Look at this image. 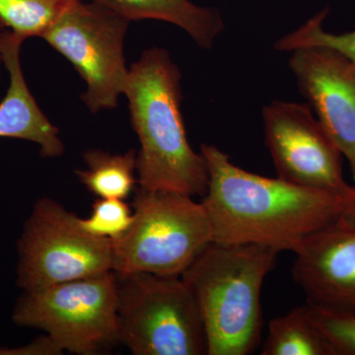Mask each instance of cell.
<instances>
[{
    "mask_svg": "<svg viewBox=\"0 0 355 355\" xmlns=\"http://www.w3.org/2000/svg\"><path fill=\"white\" fill-rule=\"evenodd\" d=\"M64 354L50 336H43L30 345L18 349H0V354L58 355Z\"/></svg>",
    "mask_w": 355,
    "mask_h": 355,
    "instance_id": "obj_20",
    "label": "cell"
},
{
    "mask_svg": "<svg viewBox=\"0 0 355 355\" xmlns=\"http://www.w3.org/2000/svg\"><path fill=\"white\" fill-rule=\"evenodd\" d=\"M24 41L15 33H0V55L10 77L8 90L0 102V137L34 142L44 157H58L64 153L60 132L40 109L22 71L20 51Z\"/></svg>",
    "mask_w": 355,
    "mask_h": 355,
    "instance_id": "obj_12",
    "label": "cell"
},
{
    "mask_svg": "<svg viewBox=\"0 0 355 355\" xmlns=\"http://www.w3.org/2000/svg\"><path fill=\"white\" fill-rule=\"evenodd\" d=\"M0 28H2L1 25H0ZM2 64H2L1 55H0V69H1Z\"/></svg>",
    "mask_w": 355,
    "mask_h": 355,
    "instance_id": "obj_22",
    "label": "cell"
},
{
    "mask_svg": "<svg viewBox=\"0 0 355 355\" xmlns=\"http://www.w3.org/2000/svg\"><path fill=\"white\" fill-rule=\"evenodd\" d=\"M182 74L164 49L144 51L128 69L123 94L139 137L137 186L203 198L209 171L187 139L182 114Z\"/></svg>",
    "mask_w": 355,
    "mask_h": 355,
    "instance_id": "obj_2",
    "label": "cell"
},
{
    "mask_svg": "<svg viewBox=\"0 0 355 355\" xmlns=\"http://www.w3.org/2000/svg\"><path fill=\"white\" fill-rule=\"evenodd\" d=\"M288 65L301 94L349 161L355 182V64L334 49L312 46L291 51Z\"/></svg>",
    "mask_w": 355,
    "mask_h": 355,
    "instance_id": "obj_10",
    "label": "cell"
},
{
    "mask_svg": "<svg viewBox=\"0 0 355 355\" xmlns=\"http://www.w3.org/2000/svg\"><path fill=\"white\" fill-rule=\"evenodd\" d=\"M327 13L328 10L321 11L295 31L277 40L275 50L291 53L304 46H328L342 53L355 64V31L343 34L324 31L323 22Z\"/></svg>",
    "mask_w": 355,
    "mask_h": 355,
    "instance_id": "obj_17",
    "label": "cell"
},
{
    "mask_svg": "<svg viewBox=\"0 0 355 355\" xmlns=\"http://www.w3.org/2000/svg\"><path fill=\"white\" fill-rule=\"evenodd\" d=\"M261 116L277 178L343 198L354 193L343 177V154L309 105L273 101Z\"/></svg>",
    "mask_w": 355,
    "mask_h": 355,
    "instance_id": "obj_9",
    "label": "cell"
},
{
    "mask_svg": "<svg viewBox=\"0 0 355 355\" xmlns=\"http://www.w3.org/2000/svg\"><path fill=\"white\" fill-rule=\"evenodd\" d=\"M107 7L128 21L158 20L184 30L203 50L214 46L223 32L221 14L190 0H88Z\"/></svg>",
    "mask_w": 355,
    "mask_h": 355,
    "instance_id": "obj_13",
    "label": "cell"
},
{
    "mask_svg": "<svg viewBox=\"0 0 355 355\" xmlns=\"http://www.w3.org/2000/svg\"><path fill=\"white\" fill-rule=\"evenodd\" d=\"M12 320L18 326L44 331L64 352H109L120 343L116 275L110 272L24 291Z\"/></svg>",
    "mask_w": 355,
    "mask_h": 355,
    "instance_id": "obj_6",
    "label": "cell"
},
{
    "mask_svg": "<svg viewBox=\"0 0 355 355\" xmlns=\"http://www.w3.org/2000/svg\"><path fill=\"white\" fill-rule=\"evenodd\" d=\"M308 312L334 355H355V313L307 303Z\"/></svg>",
    "mask_w": 355,
    "mask_h": 355,
    "instance_id": "obj_19",
    "label": "cell"
},
{
    "mask_svg": "<svg viewBox=\"0 0 355 355\" xmlns=\"http://www.w3.org/2000/svg\"><path fill=\"white\" fill-rule=\"evenodd\" d=\"M279 253L261 245L211 242L181 275L202 314L207 355H247L258 347L261 288Z\"/></svg>",
    "mask_w": 355,
    "mask_h": 355,
    "instance_id": "obj_3",
    "label": "cell"
},
{
    "mask_svg": "<svg viewBox=\"0 0 355 355\" xmlns=\"http://www.w3.org/2000/svg\"><path fill=\"white\" fill-rule=\"evenodd\" d=\"M120 343L135 355H207L200 308L182 277L116 275Z\"/></svg>",
    "mask_w": 355,
    "mask_h": 355,
    "instance_id": "obj_5",
    "label": "cell"
},
{
    "mask_svg": "<svg viewBox=\"0 0 355 355\" xmlns=\"http://www.w3.org/2000/svg\"><path fill=\"white\" fill-rule=\"evenodd\" d=\"M17 286L24 291L113 272V243L84 232L78 216L49 198L35 203L17 242Z\"/></svg>",
    "mask_w": 355,
    "mask_h": 355,
    "instance_id": "obj_7",
    "label": "cell"
},
{
    "mask_svg": "<svg viewBox=\"0 0 355 355\" xmlns=\"http://www.w3.org/2000/svg\"><path fill=\"white\" fill-rule=\"evenodd\" d=\"M133 221L130 205L118 198H100L92 205L88 218L78 217V224L84 232L98 238L119 239L128 232Z\"/></svg>",
    "mask_w": 355,
    "mask_h": 355,
    "instance_id": "obj_18",
    "label": "cell"
},
{
    "mask_svg": "<svg viewBox=\"0 0 355 355\" xmlns=\"http://www.w3.org/2000/svg\"><path fill=\"white\" fill-rule=\"evenodd\" d=\"M261 355L334 354L306 304L270 321Z\"/></svg>",
    "mask_w": 355,
    "mask_h": 355,
    "instance_id": "obj_15",
    "label": "cell"
},
{
    "mask_svg": "<svg viewBox=\"0 0 355 355\" xmlns=\"http://www.w3.org/2000/svg\"><path fill=\"white\" fill-rule=\"evenodd\" d=\"M130 21L88 0H72L42 35L86 83L81 96L92 113L118 106L128 69L123 43Z\"/></svg>",
    "mask_w": 355,
    "mask_h": 355,
    "instance_id": "obj_8",
    "label": "cell"
},
{
    "mask_svg": "<svg viewBox=\"0 0 355 355\" xmlns=\"http://www.w3.org/2000/svg\"><path fill=\"white\" fill-rule=\"evenodd\" d=\"M338 221L345 225L355 228V189L354 193L347 200V205H345L342 214L338 217Z\"/></svg>",
    "mask_w": 355,
    "mask_h": 355,
    "instance_id": "obj_21",
    "label": "cell"
},
{
    "mask_svg": "<svg viewBox=\"0 0 355 355\" xmlns=\"http://www.w3.org/2000/svg\"><path fill=\"white\" fill-rule=\"evenodd\" d=\"M85 169L76 171L77 177L89 191L100 198L123 200L135 190L137 181V151L123 154L106 151H86Z\"/></svg>",
    "mask_w": 355,
    "mask_h": 355,
    "instance_id": "obj_14",
    "label": "cell"
},
{
    "mask_svg": "<svg viewBox=\"0 0 355 355\" xmlns=\"http://www.w3.org/2000/svg\"><path fill=\"white\" fill-rule=\"evenodd\" d=\"M72 0H0V25L26 40L40 37Z\"/></svg>",
    "mask_w": 355,
    "mask_h": 355,
    "instance_id": "obj_16",
    "label": "cell"
},
{
    "mask_svg": "<svg viewBox=\"0 0 355 355\" xmlns=\"http://www.w3.org/2000/svg\"><path fill=\"white\" fill-rule=\"evenodd\" d=\"M211 242V223L202 202L181 193L137 186L132 226L112 241L113 272L181 277Z\"/></svg>",
    "mask_w": 355,
    "mask_h": 355,
    "instance_id": "obj_4",
    "label": "cell"
},
{
    "mask_svg": "<svg viewBox=\"0 0 355 355\" xmlns=\"http://www.w3.org/2000/svg\"><path fill=\"white\" fill-rule=\"evenodd\" d=\"M200 153L209 177L202 202L214 242L294 253L306 238L338 220L349 198L248 172L212 144H202Z\"/></svg>",
    "mask_w": 355,
    "mask_h": 355,
    "instance_id": "obj_1",
    "label": "cell"
},
{
    "mask_svg": "<svg viewBox=\"0 0 355 355\" xmlns=\"http://www.w3.org/2000/svg\"><path fill=\"white\" fill-rule=\"evenodd\" d=\"M292 275L307 303L355 313V228L338 220L306 238Z\"/></svg>",
    "mask_w": 355,
    "mask_h": 355,
    "instance_id": "obj_11",
    "label": "cell"
}]
</instances>
